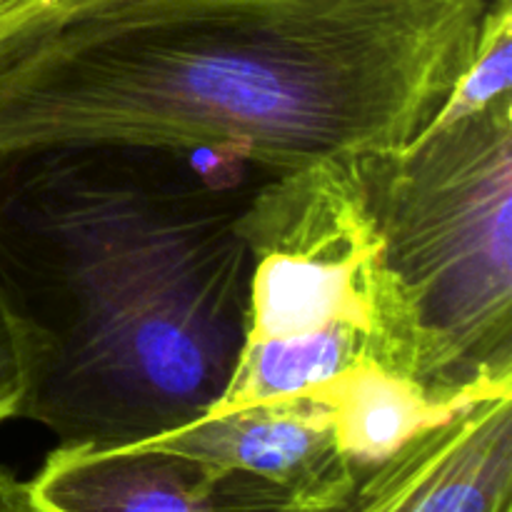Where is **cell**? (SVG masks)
<instances>
[{
	"mask_svg": "<svg viewBox=\"0 0 512 512\" xmlns=\"http://www.w3.org/2000/svg\"><path fill=\"white\" fill-rule=\"evenodd\" d=\"M263 173L243 215L253 255L245 343L345 328L380 368L415 380L413 323L385 268L360 158Z\"/></svg>",
	"mask_w": 512,
	"mask_h": 512,
	"instance_id": "4",
	"label": "cell"
},
{
	"mask_svg": "<svg viewBox=\"0 0 512 512\" xmlns=\"http://www.w3.org/2000/svg\"><path fill=\"white\" fill-rule=\"evenodd\" d=\"M215 150L53 145L0 155V310L18 418L58 448H128L203 418L248 333L258 180Z\"/></svg>",
	"mask_w": 512,
	"mask_h": 512,
	"instance_id": "1",
	"label": "cell"
},
{
	"mask_svg": "<svg viewBox=\"0 0 512 512\" xmlns=\"http://www.w3.org/2000/svg\"><path fill=\"white\" fill-rule=\"evenodd\" d=\"M148 445L268 480L298 503L335 493L355 470L338 448L333 410L313 395L205 413Z\"/></svg>",
	"mask_w": 512,
	"mask_h": 512,
	"instance_id": "7",
	"label": "cell"
},
{
	"mask_svg": "<svg viewBox=\"0 0 512 512\" xmlns=\"http://www.w3.org/2000/svg\"><path fill=\"white\" fill-rule=\"evenodd\" d=\"M512 95V0H490L468 68L428 128L453 123Z\"/></svg>",
	"mask_w": 512,
	"mask_h": 512,
	"instance_id": "10",
	"label": "cell"
},
{
	"mask_svg": "<svg viewBox=\"0 0 512 512\" xmlns=\"http://www.w3.org/2000/svg\"><path fill=\"white\" fill-rule=\"evenodd\" d=\"M30 512H293L295 495L155 445L55 448L25 483Z\"/></svg>",
	"mask_w": 512,
	"mask_h": 512,
	"instance_id": "6",
	"label": "cell"
},
{
	"mask_svg": "<svg viewBox=\"0 0 512 512\" xmlns=\"http://www.w3.org/2000/svg\"><path fill=\"white\" fill-rule=\"evenodd\" d=\"M0 512H30L25 483L3 465H0Z\"/></svg>",
	"mask_w": 512,
	"mask_h": 512,
	"instance_id": "13",
	"label": "cell"
},
{
	"mask_svg": "<svg viewBox=\"0 0 512 512\" xmlns=\"http://www.w3.org/2000/svg\"><path fill=\"white\" fill-rule=\"evenodd\" d=\"M293 512H512V395L485 398Z\"/></svg>",
	"mask_w": 512,
	"mask_h": 512,
	"instance_id": "5",
	"label": "cell"
},
{
	"mask_svg": "<svg viewBox=\"0 0 512 512\" xmlns=\"http://www.w3.org/2000/svg\"><path fill=\"white\" fill-rule=\"evenodd\" d=\"M105 0H0V65Z\"/></svg>",
	"mask_w": 512,
	"mask_h": 512,
	"instance_id": "11",
	"label": "cell"
},
{
	"mask_svg": "<svg viewBox=\"0 0 512 512\" xmlns=\"http://www.w3.org/2000/svg\"><path fill=\"white\" fill-rule=\"evenodd\" d=\"M360 170L420 388L448 413L512 395V95Z\"/></svg>",
	"mask_w": 512,
	"mask_h": 512,
	"instance_id": "3",
	"label": "cell"
},
{
	"mask_svg": "<svg viewBox=\"0 0 512 512\" xmlns=\"http://www.w3.org/2000/svg\"><path fill=\"white\" fill-rule=\"evenodd\" d=\"M305 395L333 410L340 453L355 465L378 463L423 430L453 418L415 380L363 360Z\"/></svg>",
	"mask_w": 512,
	"mask_h": 512,
	"instance_id": "8",
	"label": "cell"
},
{
	"mask_svg": "<svg viewBox=\"0 0 512 512\" xmlns=\"http://www.w3.org/2000/svg\"><path fill=\"white\" fill-rule=\"evenodd\" d=\"M363 360L375 363L368 343L363 335L345 328L320 330L303 338L245 343L228 390L208 413L298 398Z\"/></svg>",
	"mask_w": 512,
	"mask_h": 512,
	"instance_id": "9",
	"label": "cell"
},
{
	"mask_svg": "<svg viewBox=\"0 0 512 512\" xmlns=\"http://www.w3.org/2000/svg\"><path fill=\"white\" fill-rule=\"evenodd\" d=\"M490 0H105L0 65V155L228 150L265 170L413 143Z\"/></svg>",
	"mask_w": 512,
	"mask_h": 512,
	"instance_id": "2",
	"label": "cell"
},
{
	"mask_svg": "<svg viewBox=\"0 0 512 512\" xmlns=\"http://www.w3.org/2000/svg\"><path fill=\"white\" fill-rule=\"evenodd\" d=\"M25 398V365L18 335L0 310V423L18 418Z\"/></svg>",
	"mask_w": 512,
	"mask_h": 512,
	"instance_id": "12",
	"label": "cell"
}]
</instances>
